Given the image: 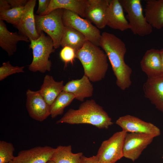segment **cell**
Returning <instances> with one entry per match:
<instances>
[{"label":"cell","instance_id":"32","mask_svg":"<svg viewBox=\"0 0 163 163\" xmlns=\"http://www.w3.org/2000/svg\"><path fill=\"white\" fill-rule=\"evenodd\" d=\"M81 163H101L96 155L87 157L83 155L81 158Z\"/></svg>","mask_w":163,"mask_h":163},{"label":"cell","instance_id":"5","mask_svg":"<svg viewBox=\"0 0 163 163\" xmlns=\"http://www.w3.org/2000/svg\"><path fill=\"white\" fill-rule=\"evenodd\" d=\"M63 10L56 9L44 15H35L37 33L40 35L42 31L47 33L52 39L55 49L61 46L65 26L62 20Z\"/></svg>","mask_w":163,"mask_h":163},{"label":"cell","instance_id":"13","mask_svg":"<svg viewBox=\"0 0 163 163\" xmlns=\"http://www.w3.org/2000/svg\"><path fill=\"white\" fill-rule=\"evenodd\" d=\"M110 0H88L85 18L99 29L107 25V9Z\"/></svg>","mask_w":163,"mask_h":163},{"label":"cell","instance_id":"20","mask_svg":"<svg viewBox=\"0 0 163 163\" xmlns=\"http://www.w3.org/2000/svg\"><path fill=\"white\" fill-rule=\"evenodd\" d=\"M145 17L152 27H163V0H147L144 9Z\"/></svg>","mask_w":163,"mask_h":163},{"label":"cell","instance_id":"21","mask_svg":"<svg viewBox=\"0 0 163 163\" xmlns=\"http://www.w3.org/2000/svg\"><path fill=\"white\" fill-rule=\"evenodd\" d=\"M88 0H50L46 10L40 15H44L58 9H65L74 12L82 18L85 13Z\"/></svg>","mask_w":163,"mask_h":163},{"label":"cell","instance_id":"23","mask_svg":"<svg viewBox=\"0 0 163 163\" xmlns=\"http://www.w3.org/2000/svg\"><path fill=\"white\" fill-rule=\"evenodd\" d=\"M87 39L82 33L72 27L64 26L61 46H69L76 52L83 46Z\"/></svg>","mask_w":163,"mask_h":163},{"label":"cell","instance_id":"33","mask_svg":"<svg viewBox=\"0 0 163 163\" xmlns=\"http://www.w3.org/2000/svg\"><path fill=\"white\" fill-rule=\"evenodd\" d=\"M11 8V6L6 0H0V12L8 10Z\"/></svg>","mask_w":163,"mask_h":163},{"label":"cell","instance_id":"25","mask_svg":"<svg viewBox=\"0 0 163 163\" xmlns=\"http://www.w3.org/2000/svg\"><path fill=\"white\" fill-rule=\"evenodd\" d=\"M75 97L73 94L62 91L50 106V116L53 119L62 114L65 108L69 106Z\"/></svg>","mask_w":163,"mask_h":163},{"label":"cell","instance_id":"19","mask_svg":"<svg viewBox=\"0 0 163 163\" xmlns=\"http://www.w3.org/2000/svg\"><path fill=\"white\" fill-rule=\"evenodd\" d=\"M20 41L30 42L27 37L20 33L10 32L4 21L0 20V46L9 56L16 52L17 44Z\"/></svg>","mask_w":163,"mask_h":163},{"label":"cell","instance_id":"6","mask_svg":"<svg viewBox=\"0 0 163 163\" xmlns=\"http://www.w3.org/2000/svg\"><path fill=\"white\" fill-rule=\"evenodd\" d=\"M126 13L129 29L136 35L143 37L151 34L152 27L144 16L140 0H119Z\"/></svg>","mask_w":163,"mask_h":163},{"label":"cell","instance_id":"26","mask_svg":"<svg viewBox=\"0 0 163 163\" xmlns=\"http://www.w3.org/2000/svg\"><path fill=\"white\" fill-rule=\"evenodd\" d=\"M25 6L11 8L0 12V20L17 26L19 23L24 12Z\"/></svg>","mask_w":163,"mask_h":163},{"label":"cell","instance_id":"29","mask_svg":"<svg viewBox=\"0 0 163 163\" xmlns=\"http://www.w3.org/2000/svg\"><path fill=\"white\" fill-rule=\"evenodd\" d=\"M76 52L72 48L69 46L62 48L59 53L60 57L64 63L65 66H67L69 63L73 64L76 58Z\"/></svg>","mask_w":163,"mask_h":163},{"label":"cell","instance_id":"11","mask_svg":"<svg viewBox=\"0 0 163 163\" xmlns=\"http://www.w3.org/2000/svg\"><path fill=\"white\" fill-rule=\"evenodd\" d=\"M26 107L30 117L42 122L50 115V106L46 102L39 91L28 89L26 92Z\"/></svg>","mask_w":163,"mask_h":163},{"label":"cell","instance_id":"18","mask_svg":"<svg viewBox=\"0 0 163 163\" xmlns=\"http://www.w3.org/2000/svg\"><path fill=\"white\" fill-rule=\"evenodd\" d=\"M91 81L85 75L80 79L72 80L64 86L63 91L71 93L75 99L83 102L85 98L91 97L94 88Z\"/></svg>","mask_w":163,"mask_h":163},{"label":"cell","instance_id":"28","mask_svg":"<svg viewBox=\"0 0 163 163\" xmlns=\"http://www.w3.org/2000/svg\"><path fill=\"white\" fill-rule=\"evenodd\" d=\"M24 66H13L9 61L3 62L0 67V80L2 81L13 74L24 72Z\"/></svg>","mask_w":163,"mask_h":163},{"label":"cell","instance_id":"9","mask_svg":"<svg viewBox=\"0 0 163 163\" xmlns=\"http://www.w3.org/2000/svg\"><path fill=\"white\" fill-rule=\"evenodd\" d=\"M155 137L147 134L127 133L123 146V157L135 161Z\"/></svg>","mask_w":163,"mask_h":163},{"label":"cell","instance_id":"4","mask_svg":"<svg viewBox=\"0 0 163 163\" xmlns=\"http://www.w3.org/2000/svg\"><path fill=\"white\" fill-rule=\"evenodd\" d=\"M30 43L29 48L32 50L33 59L29 66V69L43 73L50 71L52 65L49 58L50 54L55 51L52 38L42 31L37 39L31 40Z\"/></svg>","mask_w":163,"mask_h":163},{"label":"cell","instance_id":"16","mask_svg":"<svg viewBox=\"0 0 163 163\" xmlns=\"http://www.w3.org/2000/svg\"><path fill=\"white\" fill-rule=\"evenodd\" d=\"M124 11L119 0H110L107 11V25L121 31L129 29Z\"/></svg>","mask_w":163,"mask_h":163},{"label":"cell","instance_id":"7","mask_svg":"<svg viewBox=\"0 0 163 163\" xmlns=\"http://www.w3.org/2000/svg\"><path fill=\"white\" fill-rule=\"evenodd\" d=\"M62 20L65 26L74 28L82 34L88 41L100 46L101 34L98 29L77 13L63 9Z\"/></svg>","mask_w":163,"mask_h":163},{"label":"cell","instance_id":"24","mask_svg":"<svg viewBox=\"0 0 163 163\" xmlns=\"http://www.w3.org/2000/svg\"><path fill=\"white\" fill-rule=\"evenodd\" d=\"M81 152L74 153L71 145H59L55 149L50 160L56 163H81Z\"/></svg>","mask_w":163,"mask_h":163},{"label":"cell","instance_id":"3","mask_svg":"<svg viewBox=\"0 0 163 163\" xmlns=\"http://www.w3.org/2000/svg\"><path fill=\"white\" fill-rule=\"evenodd\" d=\"M76 58L82 63L84 75L92 82H99L105 76L108 69L107 57L98 46L87 40L76 53Z\"/></svg>","mask_w":163,"mask_h":163},{"label":"cell","instance_id":"2","mask_svg":"<svg viewBox=\"0 0 163 163\" xmlns=\"http://www.w3.org/2000/svg\"><path fill=\"white\" fill-rule=\"evenodd\" d=\"M56 123L88 124L100 129H107L114 123L103 107L91 99L83 102L77 109H69Z\"/></svg>","mask_w":163,"mask_h":163},{"label":"cell","instance_id":"31","mask_svg":"<svg viewBox=\"0 0 163 163\" xmlns=\"http://www.w3.org/2000/svg\"><path fill=\"white\" fill-rule=\"evenodd\" d=\"M11 8L24 7L27 3V0H6Z\"/></svg>","mask_w":163,"mask_h":163},{"label":"cell","instance_id":"34","mask_svg":"<svg viewBox=\"0 0 163 163\" xmlns=\"http://www.w3.org/2000/svg\"><path fill=\"white\" fill-rule=\"evenodd\" d=\"M163 72V48L160 50Z\"/></svg>","mask_w":163,"mask_h":163},{"label":"cell","instance_id":"14","mask_svg":"<svg viewBox=\"0 0 163 163\" xmlns=\"http://www.w3.org/2000/svg\"><path fill=\"white\" fill-rule=\"evenodd\" d=\"M36 2V0H28L21 19L16 26L19 33L27 37L30 41L37 39L40 36L36 29L34 14Z\"/></svg>","mask_w":163,"mask_h":163},{"label":"cell","instance_id":"35","mask_svg":"<svg viewBox=\"0 0 163 163\" xmlns=\"http://www.w3.org/2000/svg\"><path fill=\"white\" fill-rule=\"evenodd\" d=\"M46 163H56L53 161L50 160L48 161Z\"/></svg>","mask_w":163,"mask_h":163},{"label":"cell","instance_id":"15","mask_svg":"<svg viewBox=\"0 0 163 163\" xmlns=\"http://www.w3.org/2000/svg\"><path fill=\"white\" fill-rule=\"evenodd\" d=\"M143 88L145 97L163 113V73L148 78Z\"/></svg>","mask_w":163,"mask_h":163},{"label":"cell","instance_id":"36","mask_svg":"<svg viewBox=\"0 0 163 163\" xmlns=\"http://www.w3.org/2000/svg\"><path fill=\"white\" fill-rule=\"evenodd\" d=\"M8 163H13L12 161H11Z\"/></svg>","mask_w":163,"mask_h":163},{"label":"cell","instance_id":"22","mask_svg":"<svg viewBox=\"0 0 163 163\" xmlns=\"http://www.w3.org/2000/svg\"><path fill=\"white\" fill-rule=\"evenodd\" d=\"M63 81H55L53 77L46 75L39 91L47 103L50 106L63 91Z\"/></svg>","mask_w":163,"mask_h":163},{"label":"cell","instance_id":"27","mask_svg":"<svg viewBox=\"0 0 163 163\" xmlns=\"http://www.w3.org/2000/svg\"><path fill=\"white\" fill-rule=\"evenodd\" d=\"M13 145L5 141H0V163H8L12 161L15 156Z\"/></svg>","mask_w":163,"mask_h":163},{"label":"cell","instance_id":"10","mask_svg":"<svg viewBox=\"0 0 163 163\" xmlns=\"http://www.w3.org/2000/svg\"><path fill=\"white\" fill-rule=\"evenodd\" d=\"M116 123L127 133L147 134L155 137L161 134L160 129L152 123L129 115L119 117Z\"/></svg>","mask_w":163,"mask_h":163},{"label":"cell","instance_id":"8","mask_svg":"<svg viewBox=\"0 0 163 163\" xmlns=\"http://www.w3.org/2000/svg\"><path fill=\"white\" fill-rule=\"evenodd\" d=\"M127 132L122 130L103 141L96 155L101 163H115L123 157V146Z\"/></svg>","mask_w":163,"mask_h":163},{"label":"cell","instance_id":"1","mask_svg":"<svg viewBox=\"0 0 163 163\" xmlns=\"http://www.w3.org/2000/svg\"><path fill=\"white\" fill-rule=\"evenodd\" d=\"M100 46L110 63L117 86L122 90L129 88L132 83V70L124 61L126 51L125 43L114 34L104 32L101 34Z\"/></svg>","mask_w":163,"mask_h":163},{"label":"cell","instance_id":"30","mask_svg":"<svg viewBox=\"0 0 163 163\" xmlns=\"http://www.w3.org/2000/svg\"><path fill=\"white\" fill-rule=\"evenodd\" d=\"M38 1V7L36 13L40 15L46 10L50 0H39Z\"/></svg>","mask_w":163,"mask_h":163},{"label":"cell","instance_id":"17","mask_svg":"<svg viewBox=\"0 0 163 163\" xmlns=\"http://www.w3.org/2000/svg\"><path fill=\"white\" fill-rule=\"evenodd\" d=\"M142 71L148 78L159 75L163 73L160 51L152 48L148 50L141 59Z\"/></svg>","mask_w":163,"mask_h":163},{"label":"cell","instance_id":"12","mask_svg":"<svg viewBox=\"0 0 163 163\" xmlns=\"http://www.w3.org/2000/svg\"><path fill=\"white\" fill-rule=\"evenodd\" d=\"M55 148L38 146L21 151L15 156L13 163H46L50 160Z\"/></svg>","mask_w":163,"mask_h":163}]
</instances>
